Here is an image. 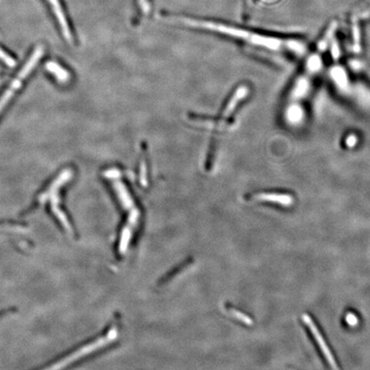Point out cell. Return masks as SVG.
I'll list each match as a JSON object with an SVG mask.
<instances>
[{
  "mask_svg": "<svg viewBox=\"0 0 370 370\" xmlns=\"http://www.w3.org/2000/svg\"><path fill=\"white\" fill-rule=\"evenodd\" d=\"M175 20L180 22V24H184L190 27L197 28H200L202 30L222 34L229 36L234 39L242 40L248 45L262 48V49H266L269 51L289 50L294 52L301 54L304 50V46L302 45V43H300L295 40H283L277 38V37H272V36H264V34L250 32L248 30L238 28L236 27L214 22L194 20V19L187 18H175Z\"/></svg>",
  "mask_w": 370,
  "mask_h": 370,
  "instance_id": "cell-1",
  "label": "cell"
},
{
  "mask_svg": "<svg viewBox=\"0 0 370 370\" xmlns=\"http://www.w3.org/2000/svg\"><path fill=\"white\" fill-rule=\"evenodd\" d=\"M72 175L73 174H72V170L70 169L64 170L58 175L57 178L52 182L50 186L40 196L39 199H38L40 205L45 204L46 202L49 200L52 212L57 218L58 220L60 221V224L63 226L64 229L70 233L72 232V224L70 223L69 220L67 218L66 214L63 212V210L60 208V198L58 191L66 182L72 180Z\"/></svg>",
  "mask_w": 370,
  "mask_h": 370,
  "instance_id": "cell-2",
  "label": "cell"
},
{
  "mask_svg": "<svg viewBox=\"0 0 370 370\" xmlns=\"http://www.w3.org/2000/svg\"><path fill=\"white\" fill-rule=\"evenodd\" d=\"M44 54V48L42 46H39L36 48L32 55L30 56V60H28L27 63L22 67L21 72L18 73V76L12 81V84L8 88V90L4 92L3 96L0 98V112H2L6 104L10 100L14 94L18 91V88L21 87L22 81L28 76L30 75V72L36 67V64L39 62Z\"/></svg>",
  "mask_w": 370,
  "mask_h": 370,
  "instance_id": "cell-3",
  "label": "cell"
},
{
  "mask_svg": "<svg viewBox=\"0 0 370 370\" xmlns=\"http://www.w3.org/2000/svg\"><path fill=\"white\" fill-rule=\"evenodd\" d=\"M115 337H116V330L114 329V330L109 332L104 337L100 338H98V340L94 341L92 343H90V344L82 347L81 349L78 350L75 352L72 353L70 355L66 356L62 360H60V362H58L56 364L52 365L51 367H49V368L58 370V368H64L67 365L70 364L72 362L78 361L82 358H84V356L94 352V350L98 349V348L104 346L106 344L112 340Z\"/></svg>",
  "mask_w": 370,
  "mask_h": 370,
  "instance_id": "cell-4",
  "label": "cell"
},
{
  "mask_svg": "<svg viewBox=\"0 0 370 370\" xmlns=\"http://www.w3.org/2000/svg\"><path fill=\"white\" fill-rule=\"evenodd\" d=\"M302 320L304 322L305 325L307 326L308 329L310 330L312 334H313L314 340L317 341V344L320 348V350L322 352L323 355L325 356L326 359L328 360L329 362V364L331 365V367L334 370H338L337 362L336 360L334 359V356L332 354L331 350L329 349V347L326 344L324 338L322 337V335L320 334L319 328H317V326L316 325V323L314 322L313 320L311 318L308 314H302Z\"/></svg>",
  "mask_w": 370,
  "mask_h": 370,
  "instance_id": "cell-5",
  "label": "cell"
},
{
  "mask_svg": "<svg viewBox=\"0 0 370 370\" xmlns=\"http://www.w3.org/2000/svg\"><path fill=\"white\" fill-rule=\"evenodd\" d=\"M49 4L51 6L52 10L54 12V15L56 16L58 22L60 24L61 30L63 32L64 36L67 40L70 42L72 40V32L70 30L69 24L66 19L64 12L62 9V6L60 4V0H46Z\"/></svg>",
  "mask_w": 370,
  "mask_h": 370,
  "instance_id": "cell-6",
  "label": "cell"
},
{
  "mask_svg": "<svg viewBox=\"0 0 370 370\" xmlns=\"http://www.w3.org/2000/svg\"><path fill=\"white\" fill-rule=\"evenodd\" d=\"M254 199L262 202L278 203L284 206H290L294 203V198L289 194H276V193H262L254 196Z\"/></svg>",
  "mask_w": 370,
  "mask_h": 370,
  "instance_id": "cell-7",
  "label": "cell"
},
{
  "mask_svg": "<svg viewBox=\"0 0 370 370\" xmlns=\"http://www.w3.org/2000/svg\"><path fill=\"white\" fill-rule=\"evenodd\" d=\"M46 69L48 70V72H51L52 74H54L58 80L61 82H66L69 81L70 78L69 72L64 69L63 67H61L56 62L50 61L46 64Z\"/></svg>",
  "mask_w": 370,
  "mask_h": 370,
  "instance_id": "cell-8",
  "label": "cell"
},
{
  "mask_svg": "<svg viewBox=\"0 0 370 370\" xmlns=\"http://www.w3.org/2000/svg\"><path fill=\"white\" fill-rule=\"evenodd\" d=\"M338 24L337 22H332L330 25H329L328 28L326 31L325 36H323L322 39L320 40L317 46V48L320 52H324L328 46L329 42L330 40L332 38L334 34L335 33V31L337 30Z\"/></svg>",
  "mask_w": 370,
  "mask_h": 370,
  "instance_id": "cell-9",
  "label": "cell"
},
{
  "mask_svg": "<svg viewBox=\"0 0 370 370\" xmlns=\"http://www.w3.org/2000/svg\"><path fill=\"white\" fill-rule=\"evenodd\" d=\"M353 48L356 52L361 51V33L359 28L358 18L354 16L352 18Z\"/></svg>",
  "mask_w": 370,
  "mask_h": 370,
  "instance_id": "cell-10",
  "label": "cell"
},
{
  "mask_svg": "<svg viewBox=\"0 0 370 370\" xmlns=\"http://www.w3.org/2000/svg\"><path fill=\"white\" fill-rule=\"evenodd\" d=\"M0 60H2L4 63L9 67H15L16 66V60L6 54V52L2 50L1 48H0Z\"/></svg>",
  "mask_w": 370,
  "mask_h": 370,
  "instance_id": "cell-11",
  "label": "cell"
},
{
  "mask_svg": "<svg viewBox=\"0 0 370 370\" xmlns=\"http://www.w3.org/2000/svg\"><path fill=\"white\" fill-rule=\"evenodd\" d=\"M332 57L334 60H338L340 57V49L337 40H332L331 46Z\"/></svg>",
  "mask_w": 370,
  "mask_h": 370,
  "instance_id": "cell-12",
  "label": "cell"
},
{
  "mask_svg": "<svg viewBox=\"0 0 370 370\" xmlns=\"http://www.w3.org/2000/svg\"><path fill=\"white\" fill-rule=\"evenodd\" d=\"M346 320L347 324L350 326H356L358 325V318L356 316L355 314L348 313L346 316Z\"/></svg>",
  "mask_w": 370,
  "mask_h": 370,
  "instance_id": "cell-13",
  "label": "cell"
},
{
  "mask_svg": "<svg viewBox=\"0 0 370 370\" xmlns=\"http://www.w3.org/2000/svg\"><path fill=\"white\" fill-rule=\"evenodd\" d=\"M139 4H140V9L144 13H148L150 10V3L148 0H138Z\"/></svg>",
  "mask_w": 370,
  "mask_h": 370,
  "instance_id": "cell-14",
  "label": "cell"
},
{
  "mask_svg": "<svg viewBox=\"0 0 370 370\" xmlns=\"http://www.w3.org/2000/svg\"><path fill=\"white\" fill-rule=\"evenodd\" d=\"M356 142V136H350L346 140L347 145L349 146H353Z\"/></svg>",
  "mask_w": 370,
  "mask_h": 370,
  "instance_id": "cell-15",
  "label": "cell"
},
{
  "mask_svg": "<svg viewBox=\"0 0 370 370\" xmlns=\"http://www.w3.org/2000/svg\"><path fill=\"white\" fill-rule=\"evenodd\" d=\"M358 18H361V19H368V18H370V9H368L367 10H365V12H362L361 14Z\"/></svg>",
  "mask_w": 370,
  "mask_h": 370,
  "instance_id": "cell-16",
  "label": "cell"
}]
</instances>
